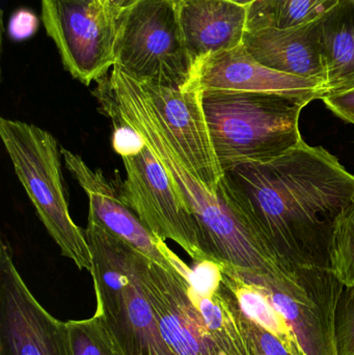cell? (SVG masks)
Listing matches in <instances>:
<instances>
[{
    "label": "cell",
    "mask_w": 354,
    "mask_h": 355,
    "mask_svg": "<svg viewBox=\"0 0 354 355\" xmlns=\"http://www.w3.org/2000/svg\"><path fill=\"white\" fill-rule=\"evenodd\" d=\"M220 190L283 271L332 268L335 225L354 200V176L324 148L303 141L272 162L235 166Z\"/></svg>",
    "instance_id": "1"
},
{
    "label": "cell",
    "mask_w": 354,
    "mask_h": 355,
    "mask_svg": "<svg viewBox=\"0 0 354 355\" xmlns=\"http://www.w3.org/2000/svg\"><path fill=\"white\" fill-rule=\"evenodd\" d=\"M94 95L101 112L118 116L145 139L177 196L197 219L208 260L247 272L281 271L233 212L220 187L212 194L189 171L136 79L114 64L109 75L97 81Z\"/></svg>",
    "instance_id": "2"
},
{
    "label": "cell",
    "mask_w": 354,
    "mask_h": 355,
    "mask_svg": "<svg viewBox=\"0 0 354 355\" xmlns=\"http://www.w3.org/2000/svg\"><path fill=\"white\" fill-rule=\"evenodd\" d=\"M310 100L276 93L203 91L214 151L224 172L272 162L303 141L299 118Z\"/></svg>",
    "instance_id": "3"
},
{
    "label": "cell",
    "mask_w": 354,
    "mask_h": 355,
    "mask_svg": "<svg viewBox=\"0 0 354 355\" xmlns=\"http://www.w3.org/2000/svg\"><path fill=\"white\" fill-rule=\"evenodd\" d=\"M85 237L91 250L96 314L122 355H164L155 314L141 285L139 252L93 219Z\"/></svg>",
    "instance_id": "4"
},
{
    "label": "cell",
    "mask_w": 354,
    "mask_h": 355,
    "mask_svg": "<svg viewBox=\"0 0 354 355\" xmlns=\"http://www.w3.org/2000/svg\"><path fill=\"white\" fill-rule=\"evenodd\" d=\"M0 137L46 231L62 254L91 273V250L85 232L70 214L62 172V151L55 137L37 125L0 119Z\"/></svg>",
    "instance_id": "5"
},
{
    "label": "cell",
    "mask_w": 354,
    "mask_h": 355,
    "mask_svg": "<svg viewBox=\"0 0 354 355\" xmlns=\"http://www.w3.org/2000/svg\"><path fill=\"white\" fill-rule=\"evenodd\" d=\"M116 66L141 83L185 89L195 74L174 0H141L118 15Z\"/></svg>",
    "instance_id": "6"
},
{
    "label": "cell",
    "mask_w": 354,
    "mask_h": 355,
    "mask_svg": "<svg viewBox=\"0 0 354 355\" xmlns=\"http://www.w3.org/2000/svg\"><path fill=\"white\" fill-rule=\"evenodd\" d=\"M236 271L267 296L294 334L303 355H338L335 313L345 286L332 268L297 267L280 273Z\"/></svg>",
    "instance_id": "7"
},
{
    "label": "cell",
    "mask_w": 354,
    "mask_h": 355,
    "mask_svg": "<svg viewBox=\"0 0 354 355\" xmlns=\"http://www.w3.org/2000/svg\"><path fill=\"white\" fill-rule=\"evenodd\" d=\"M42 17L64 68L83 85L116 64V18L101 0H42Z\"/></svg>",
    "instance_id": "8"
},
{
    "label": "cell",
    "mask_w": 354,
    "mask_h": 355,
    "mask_svg": "<svg viewBox=\"0 0 354 355\" xmlns=\"http://www.w3.org/2000/svg\"><path fill=\"white\" fill-rule=\"evenodd\" d=\"M126 171L122 193L148 229L159 239L172 240L195 263L208 260L195 217L176 190L147 144L121 156Z\"/></svg>",
    "instance_id": "9"
},
{
    "label": "cell",
    "mask_w": 354,
    "mask_h": 355,
    "mask_svg": "<svg viewBox=\"0 0 354 355\" xmlns=\"http://www.w3.org/2000/svg\"><path fill=\"white\" fill-rule=\"evenodd\" d=\"M141 285L151 304L164 355H228L193 300L189 266L168 270L139 252Z\"/></svg>",
    "instance_id": "10"
},
{
    "label": "cell",
    "mask_w": 354,
    "mask_h": 355,
    "mask_svg": "<svg viewBox=\"0 0 354 355\" xmlns=\"http://www.w3.org/2000/svg\"><path fill=\"white\" fill-rule=\"evenodd\" d=\"M0 355H73L68 322L42 306L23 281L10 244L0 245Z\"/></svg>",
    "instance_id": "11"
},
{
    "label": "cell",
    "mask_w": 354,
    "mask_h": 355,
    "mask_svg": "<svg viewBox=\"0 0 354 355\" xmlns=\"http://www.w3.org/2000/svg\"><path fill=\"white\" fill-rule=\"evenodd\" d=\"M60 151L69 172L87 194L89 218L163 268L179 270L186 266L166 241L148 229L125 200L120 186L101 170L91 168L78 154L66 148H60Z\"/></svg>",
    "instance_id": "12"
},
{
    "label": "cell",
    "mask_w": 354,
    "mask_h": 355,
    "mask_svg": "<svg viewBox=\"0 0 354 355\" xmlns=\"http://www.w3.org/2000/svg\"><path fill=\"white\" fill-rule=\"evenodd\" d=\"M139 83L187 168L218 194L224 171L210 137L201 89L193 85L175 89Z\"/></svg>",
    "instance_id": "13"
},
{
    "label": "cell",
    "mask_w": 354,
    "mask_h": 355,
    "mask_svg": "<svg viewBox=\"0 0 354 355\" xmlns=\"http://www.w3.org/2000/svg\"><path fill=\"white\" fill-rule=\"evenodd\" d=\"M191 85L203 91L276 93L303 99H321L324 81L293 76L266 68L242 43L232 49L209 54L197 62Z\"/></svg>",
    "instance_id": "14"
},
{
    "label": "cell",
    "mask_w": 354,
    "mask_h": 355,
    "mask_svg": "<svg viewBox=\"0 0 354 355\" xmlns=\"http://www.w3.org/2000/svg\"><path fill=\"white\" fill-rule=\"evenodd\" d=\"M242 45L266 68L293 76L317 79L324 81L326 87L319 20L288 29L245 31Z\"/></svg>",
    "instance_id": "15"
},
{
    "label": "cell",
    "mask_w": 354,
    "mask_h": 355,
    "mask_svg": "<svg viewBox=\"0 0 354 355\" xmlns=\"http://www.w3.org/2000/svg\"><path fill=\"white\" fill-rule=\"evenodd\" d=\"M185 45L193 64L242 43L247 8L229 0H174Z\"/></svg>",
    "instance_id": "16"
},
{
    "label": "cell",
    "mask_w": 354,
    "mask_h": 355,
    "mask_svg": "<svg viewBox=\"0 0 354 355\" xmlns=\"http://www.w3.org/2000/svg\"><path fill=\"white\" fill-rule=\"evenodd\" d=\"M326 95L354 89V0H339L319 20Z\"/></svg>",
    "instance_id": "17"
},
{
    "label": "cell",
    "mask_w": 354,
    "mask_h": 355,
    "mask_svg": "<svg viewBox=\"0 0 354 355\" xmlns=\"http://www.w3.org/2000/svg\"><path fill=\"white\" fill-rule=\"evenodd\" d=\"M339 0H257L247 8L245 31L288 29L320 20Z\"/></svg>",
    "instance_id": "18"
},
{
    "label": "cell",
    "mask_w": 354,
    "mask_h": 355,
    "mask_svg": "<svg viewBox=\"0 0 354 355\" xmlns=\"http://www.w3.org/2000/svg\"><path fill=\"white\" fill-rule=\"evenodd\" d=\"M332 270L343 285L354 286V200L345 207L335 225Z\"/></svg>",
    "instance_id": "19"
},
{
    "label": "cell",
    "mask_w": 354,
    "mask_h": 355,
    "mask_svg": "<svg viewBox=\"0 0 354 355\" xmlns=\"http://www.w3.org/2000/svg\"><path fill=\"white\" fill-rule=\"evenodd\" d=\"M73 355H122L97 314L68 321Z\"/></svg>",
    "instance_id": "20"
},
{
    "label": "cell",
    "mask_w": 354,
    "mask_h": 355,
    "mask_svg": "<svg viewBox=\"0 0 354 355\" xmlns=\"http://www.w3.org/2000/svg\"><path fill=\"white\" fill-rule=\"evenodd\" d=\"M226 302L236 319L247 355H295L276 336L249 318L228 300Z\"/></svg>",
    "instance_id": "21"
},
{
    "label": "cell",
    "mask_w": 354,
    "mask_h": 355,
    "mask_svg": "<svg viewBox=\"0 0 354 355\" xmlns=\"http://www.w3.org/2000/svg\"><path fill=\"white\" fill-rule=\"evenodd\" d=\"M335 342L338 355H354V286H345L337 304Z\"/></svg>",
    "instance_id": "22"
},
{
    "label": "cell",
    "mask_w": 354,
    "mask_h": 355,
    "mask_svg": "<svg viewBox=\"0 0 354 355\" xmlns=\"http://www.w3.org/2000/svg\"><path fill=\"white\" fill-rule=\"evenodd\" d=\"M321 100L333 114L354 125V89L324 96Z\"/></svg>",
    "instance_id": "23"
},
{
    "label": "cell",
    "mask_w": 354,
    "mask_h": 355,
    "mask_svg": "<svg viewBox=\"0 0 354 355\" xmlns=\"http://www.w3.org/2000/svg\"><path fill=\"white\" fill-rule=\"evenodd\" d=\"M10 24V31L15 37H28L33 31H35L37 22L33 15L27 12H21L12 18Z\"/></svg>",
    "instance_id": "24"
},
{
    "label": "cell",
    "mask_w": 354,
    "mask_h": 355,
    "mask_svg": "<svg viewBox=\"0 0 354 355\" xmlns=\"http://www.w3.org/2000/svg\"><path fill=\"white\" fill-rule=\"evenodd\" d=\"M139 1L141 0H106L105 4L109 12L118 19L121 12H124L125 10L131 8Z\"/></svg>",
    "instance_id": "25"
},
{
    "label": "cell",
    "mask_w": 354,
    "mask_h": 355,
    "mask_svg": "<svg viewBox=\"0 0 354 355\" xmlns=\"http://www.w3.org/2000/svg\"><path fill=\"white\" fill-rule=\"evenodd\" d=\"M229 1L234 2V3L239 4L241 6H251L254 2L257 1V0H229Z\"/></svg>",
    "instance_id": "26"
},
{
    "label": "cell",
    "mask_w": 354,
    "mask_h": 355,
    "mask_svg": "<svg viewBox=\"0 0 354 355\" xmlns=\"http://www.w3.org/2000/svg\"><path fill=\"white\" fill-rule=\"evenodd\" d=\"M102 2H103L104 4L106 3V0H101Z\"/></svg>",
    "instance_id": "27"
}]
</instances>
